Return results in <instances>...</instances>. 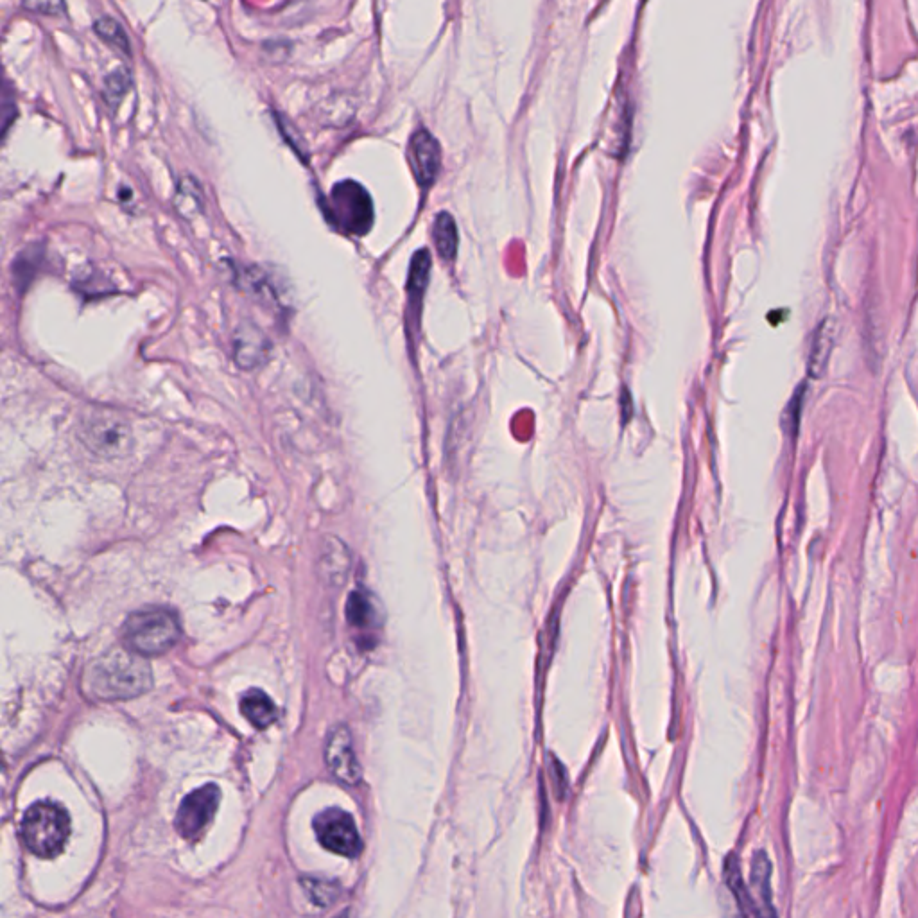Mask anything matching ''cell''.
<instances>
[{"label":"cell","mask_w":918,"mask_h":918,"mask_svg":"<svg viewBox=\"0 0 918 918\" xmlns=\"http://www.w3.org/2000/svg\"><path fill=\"white\" fill-rule=\"evenodd\" d=\"M139 653L113 650L90 671V687L103 700H126L148 691L151 671Z\"/></svg>","instance_id":"obj_1"},{"label":"cell","mask_w":918,"mask_h":918,"mask_svg":"<svg viewBox=\"0 0 918 918\" xmlns=\"http://www.w3.org/2000/svg\"><path fill=\"white\" fill-rule=\"evenodd\" d=\"M78 434L88 451L110 461L130 456L135 445L130 422L112 409L88 411L79 424Z\"/></svg>","instance_id":"obj_2"},{"label":"cell","mask_w":918,"mask_h":918,"mask_svg":"<svg viewBox=\"0 0 918 918\" xmlns=\"http://www.w3.org/2000/svg\"><path fill=\"white\" fill-rule=\"evenodd\" d=\"M182 635L176 615L164 608H149L131 614L124 624L122 637L130 651L140 657H156L171 650Z\"/></svg>","instance_id":"obj_3"},{"label":"cell","mask_w":918,"mask_h":918,"mask_svg":"<svg viewBox=\"0 0 918 918\" xmlns=\"http://www.w3.org/2000/svg\"><path fill=\"white\" fill-rule=\"evenodd\" d=\"M69 813L54 802H36L22 820V838L38 858L52 859L69 840Z\"/></svg>","instance_id":"obj_4"},{"label":"cell","mask_w":918,"mask_h":918,"mask_svg":"<svg viewBox=\"0 0 918 918\" xmlns=\"http://www.w3.org/2000/svg\"><path fill=\"white\" fill-rule=\"evenodd\" d=\"M332 225L347 235H366L372 230L373 201L361 183L345 180L332 187L327 205Z\"/></svg>","instance_id":"obj_5"},{"label":"cell","mask_w":918,"mask_h":918,"mask_svg":"<svg viewBox=\"0 0 918 918\" xmlns=\"http://www.w3.org/2000/svg\"><path fill=\"white\" fill-rule=\"evenodd\" d=\"M314 831L321 847L345 858H357L363 850V841L354 818L347 811L330 807L316 816Z\"/></svg>","instance_id":"obj_6"},{"label":"cell","mask_w":918,"mask_h":918,"mask_svg":"<svg viewBox=\"0 0 918 918\" xmlns=\"http://www.w3.org/2000/svg\"><path fill=\"white\" fill-rule=\"evenodd\" d=\"M219 800L221 791L214 784L196 789L191 795L183 798L182 806L176 815V831L180 832V836L185 840L198 838L216 815Z\"/></svg>","instance_id":"obj_7"},{"label":"cell","mask_w":918,"mask_h":918,"mask_svg":"<svg viewBox=\"0 0 918 918\" xmlns=\"http://www.w3.org/2000/svg\"><path fill=\"white\" fill-rule=\"evenodd\" d=\"M325 759L330 773L343 784H357L361 780V766L357 761L352 737L347 727H336L329 734Z\"/></svg>","instance_id":"obj_8"},{"label":"cell","mask_w":918,"mask_h":918,"mask_svg":"<svg viewBox=\"0 0 918 918\" xmlns=\"http://www.w3.org/2000/svg\"><path fill=\"white\" fill-rule=\"evenodd\" d=\"M409 164L420 187L427 189L433 185L442 165V149L429 131L420 130L413 135L409 144Z\"/></svg>","instance_id":"obj_9"},{"label":"cell","mask_w":918,"mask_h":918,"mask_svg":"<svg viewBox=\"0 0 918 918\" xmlns=\"http://www.w3.org/2000/svg\"><path fill=\"white\" fill-rule=\"evenodd\" d=\"M273 352L268 336L250 321L241 323L234 334V359L243 370H257L266 364Z\"/></svg>","instance_id":"obj_10"},{"label":"cell","mask_w":918,"mask_h":918,"mask_svg":"<svg viewBox=\"0 0 918 918\" xmlns=\"http://www.w3.org/2000/svg\"><path fill=\"white\" fill-rule=\"evenodd\" d=\"M241 712L255 728H268L277 719V707L268 694L260 689H250L241 698Z\"/></svg>","instance_id":"obj_11"},{"label":"cell","mask_w":918,"mask_h":918,"mask_svg":"<svg viewBox=\"0 0 918 918\" xmlns=\"http://www.w3.org/2000/svg\"><path fill=\"white\" fill-rule=\"evenodd\" d=\"M429 271H431V255L427 250H420L411 262L408 282L409 311L415 312V321H418V316H420L422 298H424L425 287L429 282Z\"/></svg>","instance_id":"obj_12"},{"label":"cell","mask_w":918,"mask_h":918,"mask_svg":"<svg viewBox=\"0 0 918 918\" xmlns=\"http://www.w3.org/2000/svg\"><path fill=\"white\" fill-rule=\"evenodd\" d=\"M752 886L761 899V913L763 915H777V911L771 906V863L766 852H757L752 861Z\"/></svg>","instance_id":"obj_13"},{"label":"cell","mask_w":918,"mask_h":918,"mask_svg":"<svg viewBox=\"0 0 918 918\" xmlns=\"http://www.w3.org/2000/svg\"><path fill=\"white\" fill-rule=\"evenodd\" d=\"M348 623L352 624L357 630H366L377 624V605L372 596L363 590H356L350 598L347 605Z\"/></svg>","instance_id":"obj_14"},{"label":"cell","mask_w":918,"mask_h":918,"mask_svg":"<svg viewBox=\"0 0 918 918\" xmlns=\"http://www.w3.org/2000/svg\"><path fill=\"white\" fill-rule=\"evenodd\" d=\"M433 237L436 250L442 259L452 260L456 257L458 230H456L454 219L447 212H442L434 219Z\"/></svg>","instance_id":"obj_15"},{"label":"cell","mask_w":918,"mask_h":918,"mask_svg":"<svg viewBox=\"0 0 918 918\" xmlns=\"http://www.w3.org/2000/svg\"><path fill=\"white\" fill-rule=\"evenodd\" d=\"M725 875H727L728 888H730V892L734 893L741 911L745 915H761V910L755 904L752 893L748 892V888H746L743 875H741V868L737 865L736 858H728Z\"/></svg>","instance_id":"obj_16"},{"label":"cell","mask_w":918,"mask_h":918,"mask_svg":"<svg viewBox=\"0 0 918 918\" xmlns=\"http://www.w3.org/2000/svg\"><path fill=\"white\" fill-rule=\"evenodd\" d=\"M174 203H176V208L185 217H192V214L200 212L201 205H203L200 185L194 182L192 178H185L180 183V187H178V194H176Z\"/></svg>","instance_id":"obj_17"},{"label":"cell","mask_w":918,"mask_h":918,"mask_svg":"<svg viewBox=\"0 0 918 918\" xmlns=\"http://www.w3.org/2000/svg\"><path fill=\"white\" fill-rule=\"evenodd\" d=\"M94 31L103 38L104 42L119 47L124 54H131L130 38L124 33L121 24L110 17H103L96 20Z\"/></svg>","instance_id":"obj_18"},{"label":"cell","mask_w":918,"mask_h":918,"mask_svg":"<svg viewBox=\"0 0 918 918\" xmlns=\"http://www.w3.org/2000/svg\"><path fill=\"white\" fill-rule=\"evenodd\" d=\"M130 88V76H128V70L119 69L113 70L112 74L108 78L104 79V96L108 99V103H117Z\"/></svg>","instance_id":"obj_19"},{"label":"cell","mask_w":918,"mask_h":918,"mask_svg":"<svg viewBox=\"0 0 918 918\" xmlns=\"http://www.w3.org/2000/svg\"><path fill=\"white\" fill-rule=\"evenodd\" d=\"M22 6L38 15H61L65 11L63 0H24Z\"/></svg>","instance_id":"obj_20"}]
</instances>
